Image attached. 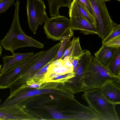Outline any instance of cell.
<instances>
[{"instance_id":"7402d4cb","label":"cell","mask_w":120,"mask_h":120,"mask_svg":"<svg viewBox=\"0 0 120 120\" xmlns=\"http://www.w3.org/2000/svg\"><path fill=\"white\" fill-rule=\"evenodd\" d=\"M15 0H3L0 3V14L8 10L12 5H14Z\"/></svg>"},{"instance_id":"4316f807","label":"cell","mask_w":120,"mask_h":120,"mask_svg":"<svg viewBox=\"0 0 120 120\" xmlns=\"http://www.w3.org/2000/svg\"><path fill=\"white\" fill-rule=\"evenodd\" d=\"M40 86V84L36 83H32L27 86V87L28 88H39Z\"/></svg>"},{"instance_id":"7a4b0ae2","label":"cell","mask_w":120,"mask_h":120,"mask_svg":"<svg viewBox=\"0 0 120 120\" xmlns=\"http://www.w3.org/2000/svg\"><path fill=\"white\" fill-rule=\"evenodd\" d=\"M82 98L97 114L100 120H120L116 110V105L105 97L100 88L84 91Z\"/></svg>"},{"instance_id":"1f68e13d","label":"cell","mask_w":120,"mask_h":120,"mask_svg":"<svg viewBox=\"0 0 120 120\" xmlns=\"http://www.w3.org/2000/svg\"><path fill=\"white\" fill-rule=\"evenodd\" d=\"M0 0V3L1 2V1L2 0Z\"/></svg>"},{"instance_id":"8fae6325","label":"cell","mask_w":120,"mask_h":120,"mask_svg":"<svg viewBox=\"0 0 120 120\" xmlns=\"http://www.w3.org/2000/svg\"><path fill=\"white\" fill-rule=\"evenodd\" d=\"M73 65L67 57L63 60L61 59L52 62L47 72L58 74L63 75L73 72Z\"/></svg>"},{"instance_id":"277c9868","label":"cell","mask_w":120,"mask_h":120,"mask_svg":"<svg viewBox=\"0 0 120 120\" xmlns=\"http://www.w3.org/2000/svg\"><path fill=\"white\" fill-rule=\"evenodd\" d=\"M95 14L97 34L102 40L116 24L111 19L105 2L102 0H90Z\"/></svg>"},{"instance_id":"ffe728a7","label":"cell","mask_w":120,"mask_h":120,"mask_svg":"<svg viewBox=\"0 0 120 120\" xmlns=\"http://www.w3.org/2000/svg\"><path fill=\"white\" fill-rule=\"evenodd\" d=\"M119 36H120V24H116L110 33L102 40V44H105L111 40Z\"/></svg>"},{"instance_id":"cb8c5ba5","label":"cell","mask_w":120,"mask_h":120,"mask_svg":"<svg viewBox=\"0 0 120 120\" xmlns=\"http://www.w3.org/2000/svg\"><path fill=\"white\" fill-rule=\"evenodd\" d=\"M50 112L52 116L54 118L57 119H71L69 117L64 115L61 113L54 110H50Z\"/></svg>"},{"instance_id":"30bf717a","label":"cell","mask_w":120,"mask_h":120,"mask_svg":"<svg viewBox=\"0 0 120 120\" xmlns=\"http://www.w3.org/2000/svg\"><path fill=\"white\" fill-rule=\"evenodd\" d=\"M105 97L116 105L120 104V79L108 81L100 88Z\"/></svg>"},{"instance_id":"e0dca14e","label":"cell","mask_w":120,"mask_h":120,"mask_svg":"<svg viewBox=\"0 0 120 120\" xmlns=\"http://www.w3.org/2000/svg\"><path fill=\"white\" fill-rule=\"evenodd\" d=\"M49 5L50 15L51 17L60 15L59 9L61 7L69 8L72 0H47Z\"/></svg>"},{"instance_id":"5b68a950","label":"cell","mask_w":120,"mask_h":120,"mask_svg":"<svg viewBox=\"0 0 120 120\" xmlns=\"http://www.w3.org/2000/svg\"><path fill=\"white\" fill-rule=\"evenodd\" d=\"M46 6L42 0H27L28 23L31 31L35 34L39 25L49 18L45 12Z\"/></svg>"},{"instance_id":"d6986e66","label":"cell","mask_w":120,"mask_h":120,"mask_svg":"<svg viewBox=\"0 0 120 120\" xmlns=\"http://www.w3.org/2000/svg\"><path fill=\"white\" fill-rule=\"evenodd\" d=\"M77 8L80 13L89 22L93 24L96 28L95 18L89 12L85 5L79 0H75Z\"/></svg>"},{"instance_id":"52a82bcc","label":"cell","mask_w":120,"mask_h":120,"mask_svg":"<svg viewBox=\"0 0 120 120\" xmlns=\"http://www.w3.org/2000/svg\"><path fill=\"white\" fill-rule=\"evenodd\" d=\"M69 8L70 28L79 30L84 35L97 34L94 26L88 21L80 13L75 0H72Z\"/></svg>"},{"instance_id":"2e32d148","label":"cell","mask_w":120,"mask_h":120,"mask_svg":"<svg viewBox=\"0 0 120 120\" xmlns=\"http://www.w3.org/2000/svg\"><path fill=\"white\" fill-rule=\"evenodd\" d=\"M73 34V30L70 28L60 38L59 40L61 42V45L56 56L52 62L62 58L64 51L70 44L71 39Z\"/></svg>"},{"instance_id":"836d02e7","label":"cell","mask_w":120,"mask_h":120,"mask_svg":"<svg viewBox=\"0 0 120 120\" xmlns=\"http://www.w3.org/2000/svg\"><path fill=\"white\" fill-rule=\"evenodd\" d=\"M1 99H0V102H1Z\"/></svg>"},{"instance_id":"9c48e42d","label":"cell","mask_w":120,"mask_h":120,"mask_svg":"<svg viewBox=\"0 0 120 120\" xmlns=\"http://www.w3.org/2000/svg\"><path fill=\"white\" fill-rule=\"evenodd\" d=\"M61 45V42H59L48 50L44 51L42 54L36 60L23 70L21 76L25 77L30 73L37 71L53 60L56 56Z\"/></svg>"},{"instance_id":"4dcf8cb0","label":"cell","mask_w":120,"mask_h":120,"mask_svg":"<svg viewBox=\"0 0 120 120\" xmlns=\"http://www.w3.org/2000/svg\"><path fill=\"white\" fill-rule=\"evenodd\" d=\"M1 68H2V65H0V71L1 70Z\"/></svg>"},{"instance_id":"8992f818","label":"cell","mask_w":120,"mask_h":120,"mask_svg":"<svg viewBox=\"0 0 120 120\" xmlns=\"http://www.w3.org/2000/svg\"><path fill=\"white\" fill-rule=\"evenodd\" d=\"M43 52L42 51L34 54L14 67L0 73V89L9 88L20 77L23 70L36 60Z\"/></svg>"},{"instance_id":"d4e9b609","label":"cell","mask_w":120,"mask_h":120,"mask_svg":"<svg viewBox=\"0 0 120 120\" xmlns=\"http://www.w3.org/2000/svg\"><path fill=\"white\" fill-rule=\"evenodd\" d=\"M85 5L90 13L95 18V16L90 0H79Z\"/></svg>"},{"instance_id":"9a60e30c","label":"cell","mask_w":120,"mask_h":120,"mask_svg":"<svg viewBox=\"0 0 120 120\" xmlns=\"http://www.w3.org/2000/svg\"><path fill=\"white\" fill-rule=\"evenodd\" d=\"M84 53V51L81 49L80 45L79 37L76 38L73 37L60 59L63 60L66 57H68L69 59H74L81 57Z\"/></svg>"},{"instance_id":"6da1fadb","label":"cell","mask_w":120,"mask_h":120,"mask_svg":"<svg viewBox=\"0 0 120 120\" xmlns=\"http://www.w3.org/2000/svg\"><path fill=\"white\" fill-rule=\"evenodd\" d=\"M19 3L17 0L15 4V12L11 26L6 36L0 41L3 48L13 54L15 50L19 48L32 47L43 48L44 46L43 44L27 36L22 30L19 20Z\"/></svg>"},{"instance_id":"5bb4252c","label":"cell","mask_w":120,"mask_h":120,"mask_svg":"<svg viewBox=\"0 0 120 120\" xmlns=\"http://www.w3.org/2000/svg\"><path fill=\"white\" fill-rule=\"evenodd\" d=\"M117 49L102 44L101 47L94 54V56L102 64L108 68Z\"/></svg>"},{"instance_id":"44dd1931","label":"cell","mask_w":120,"mask_h":120,"mask_svg":"<svg viewBox=\"0 0 120 120\" xmlns=\"http://www.w3.org/2000/svg\"><path fill=\"white\" fill-rule=\"evenodd\" d=\"M75 76V73H69L64 74L61 75L54 73H49V77L53 80H56L64 79H68Z\"/></svg>"},{"instance_id":"ba28073f","label":"cell","mask_w":120,"mask_h":120,"mask_svg":"<svg viewBox=\"0 0 120 120\" xmlns=\"http://www.w3.org/2000/svg\"><path fill=\"white\" fill-rule=\"evenodd\" d=\"M44 23L43 28L47 37L54 41L59 40L70 28L69 19L60 15L48 18Z\"/></svg>"},{"instance_id":"3957f363","label":"cell","mask_w":120,"mask_h":120,"mask_svg":"<svg viewBox=\"0 0 120 120\" xmlns=\"http://www.w3.org/2000/svg\"><path fill=\"white\" fill-rule=\"evenodd\" d=\"M84 76L86 90L100 88L108 81L120 79V77L113 75L108 67L92 55L90 61L85 70Z\"/></svg>"},{"instance_id":"484cf974","label":"cell","mask_w":120,"mask_h":120,"mask_svg":"<svg viewBox=\"0 0 120 120\" xmlns=\"http://www.w3.org/2000/svg\"><path fill=\"white\" fill-rule=\"evenodd\" d=\"M49 90L46 89L35 90L33 91L34 95H38L40 94L49 93Z\"/></svg>"},{"instance_id":"83f0119b","label":"cell","mask_w":120,"mask_h":120,"mask_svg":"<svg viewBox=\"0 0 120 120\" xmlns=\"http://www.w3.org/2000/svg\"><path fill=\"white\" fill-rule=\"evenodd\" d=\"M28 97L32 96L34 95L33 91L30 90L28 91Z\"/></svg>"},{"instance_id":"7c38bea8","label":"cell","mask_w":120,"mask_h":120,"mask_svg":"<svg viewBox=\"0 0 120 120\" xmlns=\"http://www.w3.org/2000/svg\"><path fill=\"white\" fill-rule=\"evenodd\" d=\"M34 54L33 52L14 53L11 56L3 57L2 59L3 61V67L0 73L5 72L14 67Z\"/></svg>"},{"instance_id":"603a6c76","label":"cell","mask_w":120,"mask_h":120,"mask_svg":"<svg viewBox=\"0 0 120 120\" xmlns=\"http://www.w3.org/2000/svg\"><path fill=\"white\" fill-rule=\"evenodd\" d=\"M105 44L108 46L116 49L120 47V36L112 39Z\"/></svg>"},{"instance_id":"d6a6232c","label":"cell","mask_w":120,"mask_h":120,"mask_svg":"<svg viewBox=\"0 0 120 120\" xmlns=\"http://www.w3.org/2000/svg\"><path fill=\"white\" fill-rule=\"evenodd\" d=\"M118 1H119L120 2V0H116Z\"/></svg>"},{"instance_id":"f1b7e54d","label":"cell","mask_w":120,"mask_h":120,"mask_svg":"<svg viewBox=\"0 0 120 120\" xmlns=\"http://www.w3.org/2000/svg\"><path fill=\"white\" fill-rule=\"evenodd\" d=\"M2 51V48L1 45V44H0V56L1 52Z\"/></svg>"},{"instance_id":"ac0fdd59","label":"cell","mask_w":120,"mask_h":120,"mask_svg":"<svg viewBox=\"0 0 120 120\" xmlns=\"http://www.w3.org/2000/svg\"><path fill=\"white\" fill-rule=\"evenodd\" d=\"M108 68L113 75L120 77V47L116 49Z\"/></svg>"},{"instance_id":"f546056e","label":"cell","mask_w":120,"mask_h":120,"mask_svg":"<svg viewBox=\"0 0 120 120\" xmlns=\"http://www.w3.org/2000/svg\"><path fill=\"white\" fill-rule=\"evenodd\" d=\"M102 0V1H104L105 2H107L108 1H109L111 0Z\"/></svg>"},{"instance_id":"4fadbf2b","label":"cell","mask_w":120,"mask_h":120,"mask_svg":"<svg viewBox=\"0 0 120 120\" xmlns=\"http://www.w3.org/2000/svg\"><path fill=\"white\" fill-rule=\"evenodd\" d=\"M24 112L17 105L0 108V120H22Z\"/></svg>"}]
</instances>
